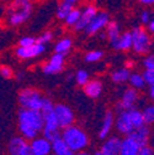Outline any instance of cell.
I'll use <instances>...</instances> for the list:
<instances>
[{
    "mask_svg": "<svg viewBox=\"0 0 154 155\" xmlns=\"http://www.w3.org/2000/svg\"><path fill=\"white\" fill-rule=\"evenodd\" d=\"M106 32H107V40L110 41L111 45H113L119 40V37L121 36L120 26L116 21H110L109 25L106 26Z\"/></svg>",
    "mask_w": 154,
    "mask_h": 155,
    "instance_id": "603a6c76",
    "label": "cell"
},
{
    "mask_svg": "<svg viewBox=\"0 0 154 155\" xmlns=\"http://www.w3.org/2000/svg\"><path fill=\"white\" fill-rule=\"evenodd\" d=\"M115 124H116V130L121 135H128L136 129L134 126H133V123H132V121H131V117H129L127 110L126 111H121V112L117 113Z\"/></svg>",
    "mask_w": 154,
    "mask_h": 155,
    "instance_id": "4fadbf2b",
    "label": "cell"
},
{
    "mask_svg": "<svg viewBox=\"0 0 154 155\" xmlns=\"http://www.w3.org/2000/svg\"><path fill=\"white\" fill-rule=\"evenodd\" d=\"M46 97L35 89H24L18 94V104L24 108L41 110Z\"/></svg>",
    "mask_w": 154,
    "mask_h": 155,
    "instance_id": "3957f363",
    "label": "cell"
},
{
    "mask_svg": "<svg viewBox=\"0 0 154 155\" xmlns=\"http://www.w3.org/2000/svg\"><path fill=\"white\" fill-rule=\"evenodd\" d=\"M148 94H149L150 100L154 102V85H150V86H149V91H148Z\"/></svg>",
    "mask_w": 154,
    "mask_h": 155,
    "instance_id": "60d3db41",
    "label": "cell"
},
{
    "mask_svg": "<svg viewBox=\"0 0 154 155\" xmlns=\"http://www.w3.org/2000/svg\"><path fill=\"white\" fill-rule=\"evenodd\" d=\"M131 32L133 37L132 49L137 54H147L152 47V37L149 31L144 27H134Z\"/></svg>",
    "mask_w": 154,
    "mask_h": 155,
    "instance_id": "277c9868",
    "label": "cell"
},
{
    "mask_svg": "<svg viewBox=\"0 0 154 155\" xmlns=\"http://www.w3.org/2000/svg\"><path fill=\"white\" fill-rule=\"evenodd\" d=\"M115 124V117H113V113L111 111H106L105 116H104V121H102V124H101V128L99 130V139L104 140L109 137V134Z\"/></svg>",
    "mask_w": 154,
    "mask_h": 155,
    "instance_id": "e0dca14e",
    "label": "cell"
},
{
    "mask_svg": "<svg viewBox=\"0 0 154 155\" xmlns=\"http://www.w3.org/2000/svg\"><path fill=\"white\" fill-rule=\"evenodd\" d=\"M98 9H96L95 5H91V4H88L84 6V9H82V16L79 18V21L76 22V25L74 26V31L76 32H80V31H84L86 28V26L90 24V21L92 18L98 15Z\"/></svg>",
    "mask_w": 154,
    "mask_h": 155,
    "instance_id": "7c38bea8",
    "label": "cell"
},
{
    "mask_svg": "<svg viewBox=\"0 0 154 155\" xmlns=\"http://www.w3.org/2000/svg\"><path fill=\"white\" fill-rule=\"evenodd\" d=\"M141 144L131 135H125L121 144V155H139Z\"/></svg>",
    "mask_w": 154,
    "mask_h": 155,
    "instance_id": "2e32d148",
    "label": "cell"
},
{
    "mask_svg": "<svg viewBox=\"0 0 154 155\" xmlns=\"http://www.w3.org/2000/svg\"><path fill=\"white\" fill-rule=\"evenodd\" d=\"M152 14H150V11H148V10H143L142 11V14H141V16H139V21L143 24V25H148L149 24V21L152 20Z\"/></svg>",
    "mask_w": 154,
    "mask_h": 155,
    "instance_id": "d590c367",
    "label": "cell"
},
{
    "mask_svg": "<svg viewBox=\"0 0 154 155\" xmlns=\"http://www.w3.org/2000/svg\"><path fill=\"white\" fill-rule=\"evenodd\" d=\"M62 138L67 142L69 148L75 154H79L80 151L85 150L89 145V138L86 133L80 127L74 124L62 129Z\"/></svg>",
    "mask_w": 154,
    "mask_h": 155,
    "instance_id": "6da1fadb",
    "label": "cell"
},
{
    "mask_svg": "<svg viewBox=\"0 0 154 155\" xmlns=\"http://www.w3.org/2000/svg\"><path fill=\"white\" fill-rule=\"evenodd\" d=\"M31 144V154L32 155H48L52 153V142L46 137H36L30 140Z\"/></svg>",
    "mask_w": 154,
    "mask_h": 155,
    "instance_id": "9a60e30c",
    "label": "cell"
},
{
    "mask_svg": "<svg viewBox=\"0 0 154 155\" xmlns=\"http://www.w3.org/2000/svg\"><path fill=\"white\" fill-rule=\"evenodd\" d=\"M73 46V42L69 37H64V38H61V40L54 45V52L57 53H62V54H67L70 48Z\"/></svg>",
    "mask_w": 154,
    "mask_h": 155,
    "instance_id": "d4e9b609",
    "label": "cell"
},
{
    "mask_svg": "<svg viewBox=\"0 0 154 155\" xmlns=\"http://www.w3.org/2000/svg\"><path fill=\"white\" fill-rule=\"evenodd\" d=\"M133 65H134V62H132V61H127V62L125 63V67L128 68V69H132Z\"/></svg>",
    "mask_w": 154,
    "mask_h": 155,
    "instance_id": "ee69618b",
    "label": "cell"
},
{
    "mask_svg": "<svg viewBox=\"0 0 154 155\" xmlns=\"http://www.w3.org/2000/svg\"><path fill=\"white\" fill-rule=\"evenodd\" d=\"M54 111L59 122V127L62 129L74 124V113L69 106L64 104H57L54 107Z\"/></svg>",
    "mask_w": 154,
    "mask_h": 155,
    "instance_id": "30bf717a",
    "label": "cell"
},
{
    "mask_svg": "<svg viewBox=\"0 0 154 155\" xmlns=\"http://www.w3.org/2000/svg\"><path fill=\"white\" fill-rule=\"evenodd\" d=\"M52 153L55 155H73V154H75L62 137L52 142Z\"/></svg>",
    "mask_w": 154,
    "mask_h": 155,
    "instance_id": "44dd1931",
    "label": "cell"
},
{
    "mask_svg": "<svg viewBox=\"0 0 154 155\" xmlns=\"http://www.w3.org/2000/svg\"><path fill=\"white\" fill-rule=\"evenodd\" d=\"M53 32L52 31H46L43 32L42 35H40L37 37V42H40V43H43V45H47L48 42H51L53 40Z\"/></svg>",
    "mask_w": 154,
    "mask_h": 155,
    "instance_id": "d6a6232c",
    "label": "cell"
},
{
    "mask_svg": "<svg viewBox=\"0 0 154 155\" xmlns=\"http://www.w3.org/2000/svg\"><path fill=\"white\" fill-rule=\"evenodd\" d=\"M110 22V16L107 12L105 11H99L92 20L90 21V24L86 26V28L84 30L86 35L92 36V35H98L100 31H102L104 28H106V26Z\"/></svg>",
    "mask_w": 154,
    "mask_h": 155,
    "instance_id": "ba28073f",
    "label": "cell"
},
{
    "mask_svg": "<svg viewBox=\"0 0 154 155\" xmlns=\"http://www.w3.org/2000/svg\"><path fill=\"white\" fill-rule=\"evenodd\" d=\"M37 42V38L32 37V36H25V37H21L18 40V46L21 47H28V46H32Z\"/></svg>",
    "mask_w": 154,
    "mask_h": 155,
    "instance_id": "1f68e13d",
    "label": "cell"
},
{
    "mask_svg": "<svg viewBox=\"0 0 154 155\" xmlns=\"http://www.w3.org/2000/svg\"><path fill=\"white\" fill-rule=\"evenodd\" d=\"M138 90L134 89L133 86L131 87H127L122 96H121V100L120 102L116 105V112H121V111H126V110H131V108H134L138 102Z\"/></svg>",
    "mask_w": 154,
    "mask_h": 155,
    "instance_id": "52a82bcc",
    "label": "cell"
},
{
    "mask_svg": "<svg viewBox=\"0 0 154 155\" xmlns=\"http://www.w3.org/2000/svg\"><path fill=\"white\" fill-rule=\"evenodd\" d=\"M22 135H16L12 137L8 142L6 150L11 155H32L31 154V144Z\"/></svg>",
    "mask_w": 154,
    "mask_h": 155,
    "instance_id": "8992f818",
    "label": "cell"
},
{
    "mask_svg": "<svg viewBox=\"0 0 154 155\" xmlns=\"http://www.w3.org/2000/svg\"><path fill=\"white\" fill-rule=\"evenodd\" d=\"M61 129L62 128H55V129H53V128H43L42 135H43V137H46L48 140L53 142V140H55V139H58V138L62 137V130Z\"/></svg>",
    "mask_w": 154,
    "mask_h": 155,
    "instance_id": "83f0119b",
    "label": "cell"
},
{
    "mask_svg": "<svg viewBox=\"0 0 154 155\" xmlns=\"http://www.w3.org/2000/svg\"><path fill=\"white\" fill-rule=\"evenodd\" d=\"M32 5L27 6H12L10 5L6 11V22L10 26H20L30 17Z\"/></svg>",
    "mask_w": 154,
    "mask_h": 155,
    "instance_id": "5b68a950",
    "label": "cell"
},
{
    "mask_svg": "<svg viewBox=\"0 0 154 155\" xmlns=\"http://www.w3.org/2000/svg\"><path fill=\"white\" fill-rule=\"evenodd\" d=\"M0 75H2L3 79L9 80V79H11V78L14 76V71H12V69H11L10 67L3 65L2 68H0Z\"/></svg>",
    "mask_w": 154,
    "mask_h": 155,
    "instance_id": "836d02e7",
    "label": "cell"
},
{
    "mask_svg": "<svg viewBox=\"0 0 154 155\" xmlns=\"http://www.w3.org/2000/svg\"><path fill=\"white\" fill-rule=\"evenodd\" d=\"M129 85L133 86L134 89H137V90H143L146 87L147 81L144 79V76H143V73L139 74V73H132L131 76H129V80H128Z\"/></svg>",
    "mask_w": 154,
    "mask_h": 155,
    "instance_id": "cb8c5ba5",
    "label": "cell"
},
{
    "mask_svg": "<svg viewBox=\"0 0 154 155\" xmlns=\"http://www.w3.org/2000/svg\"><path fill=\"white\" fill-rule=\"evenodd\" d=\"M131 71L128 68H120L117 70H115L112 74H111V80L115 83V84H125L129 80V76H131Z\"/></svg>",
    "mask_w": 154,
    "mask_h": 155,
    "instance_id": "7402d4cb",
    "label": "cell"
},
{
    "mask_svg": "<svg viewBox=\"0 0 154 155\" xmlns=\"http://www.w3.org/2000/svg\"><path fill=\"white\" fill-rule=\"evenodd\" d=\"M143 76H144V79L149 86L154 85V69H144Z\"/></svg>",
    "mask_w": 154,
    "mask_h": 155,
    "instance_id": "e575fe53",
    "label": "cell"
},
{
    "mask_svg": "<svg viewBox=\"0 0 154 155\" xmlns=\"http://www.w3.org/2000/svg\"><path fill=\"white\" fill-rule=\"evenodd\" d=\"M64 55L65 54L54 52V54L49 58V61L42 67L43 73L47 75H53V74L62 71V69L64 67Z\"/></svg>",
    "mask_w": 154,
    "mask_h": 155,
    "instance_id": "5bb4252c",
    "label": "cell"
},
{
    "mask_svg": "<svg viewBox=\"0 0 154 155\" xmlns=\"http://www.w3.org/2000/svg\"><path fill=\"white\" fill-rule=\"evenodd\" d=\"M75 81H76V84L78 85H80V86H84L90 79H89V73L86 71V70H84V69H79L78 71L75 73Z\"/></svg>",
    "mask_w": 154,
    "mask_h": 155,
    "instance_id": "4dcf8cb0",
    "label": "cell"
},
{
    "mask_svg": "<svg viewBox=\"0 0 154 155\" xmlns=\"http://www.w3.org/2000/svg\"><path fill=\"white\" fill-rule=\"evenodd\" d=\"M153 154H154V149L149 144L143 145L139 150V155H153Z\"/></svg>",
    "mask_w": 154,
    "mask_h": 155,
    "instance_id": "74e56055",
    "label": "cell"
},
{
    "mask_svg": "<svg viewBox=\"0 0 154 155\" xmlns=\"http://www.w3.org/2000/svg\"><path fill=\"white\" fill-rule=\"evenodd\" d=\"M153 35H154V33H153Z\"/></svg>",
    "mask_w": 154,
    "mask_h": 155,
    "instance_id": "f6af8a7d",
    "label": "cell"
},
{
    "mask_svg": "<svg viewBox=\"0 0 154 155\" xmlns=\"http://www.w3.org/2000/svg\"><path fill=\"white\" fill-rule=\"evenodd\" d=\"M98 35H99V38H100L101 41H104V40H106V38H107V32H106V31H104V30H102V31H100Z\"/></svg>",
    "mask_w": 154,
    "mask_h": 155,
    "instance_id": "b9f144b4",
    "label": "cell"
},
{
    "mask_svg": "<svg viewBox=\"0 0 154 155\" xmlns=\"http://www.w3.org/2000/svg\"><path fill=\"white\" fill-rule=\"evenodd\" d=\"M143 116H144V120L147 124H152L154 123V102L149 104L147 106L143 107Z\"/></svg>",
    "mask_w": 154,
    "mask_h": 155,
    "instance_id": "f546056e",
    "label": "cell"
},
{
    "mask_svg": "<svg viewBox=\"0 0 154 155\" xmlns=\"http://www.w3.org/2000/svg\"><path fill=\"white\" fill-rule=\"evenodd\" d=\"M62 2H65V3H69L72 5H76L78 3H80L82 0H62Z\"/></svg>",
    "mask_w": 154,
    "mask_h": 155,
    "instance_id": "7bdbcfd3",
    "label": "cell"
},
{
    "mask_svg": "<svg viewBox=\"0 0 154 155\" xmlns=\"http://www.w3.org/2000/svg\"><path fill=\"white\" fill-rule=\"evenodd\" d=\"M83 91L86 96L91 99H98L102 92V84L99 80H89L84 86Z\"/></svg>",
    "mask_w": 154,
    "mask_h": 155,
    "instance_id": "ffe728a7",
    "label": "cell"
},
{
    "mask_svg": "<svg viewBox=\"0 0 154 155\" xmlns=\"http://www.w3.org/2000/svg\"><path fill=\"white\" fill-rule=\"evenodd\" d=\"M80 16H82V9H79V8H73L72 11L69 12V15L67 16V18H65L64 22H65L67 26L74 27V26L76 25V22L79 21Z\"/></svg>",
    "mask_w": 154,
    "mask_h": 155,
    "instance_id": "4316f807",
    "label": "cell"
},
{
    "mask_svg": "<svg viewBox=\"0 0 154 155\" xmlns=\"http://www.w3.org/2000/svg\"><path fill=\"white\" fill-rule=\"evenodd\" d=\"M147 27H148V31L150 33H154V16L152 17V20L149 21V24L147 25Z\"/></svg>",
    "mask_w": 154,
    "mask_h": 155,
    "instance_id": "f35d334b",
    "label": "cell"
},
{
    "mask_svg": "<svg viewBox=\"0 0 154 155\" xmlns=\"http://www.w3.org/2000/svg\"><path fill=\"white\" fill-rule=\"evenodd\" d=\"M17 122L18 124L35 128L38 132H42L45 128V117L41 110H30L21 107L17 113Z\"/></svg>",
    "mask_w": 154,
    "mask_h": 155,
    "instance_id": "7a4b0ae2",
    "label": "cell"
},
{
    "mask_svg": "<svg viewBox=\"0 0 154 155\" xmlns=\"http://www.w3.org/2000/svg\"><path fill=\"white\" fill-rule=\"evenodd\" d=\"M138 2L143 5H147V6H152L154 5V0H138Z\"/></svg>",
    "mask_w": 154,
    "mask_h": 155,
    "instance_id": "ab89813d",
    "label": "cell"
},
{
    "mask_svg": "<svg viewBox=\"0 0 154 155\" xmlns=\"http://www.w3.org/2000/svg\"><path fill=\"white\" fill-rule=\"evenodd\" d=\"M143 67H144V69H154V54L147 55L144 58Z\"/></svg>",
    "mask_w": 154,
    "mask_h": 155,
    "instance_id": "8d00e7d4",
    "label": "cell"
},
{
    "mask_svg": "<svg viewBox=\"0 0 154 155\" xmlns=\"http://www.w3.org/2000/svg\"><path fill=\"white\" fill-rule=\"evenodd\" d=\"M121 144L122 139H120L117 135H112L104 139V143L100 147V150L95 151L98 155H117L121 153Z\"/></svg>",
    "mask_w": 154,
    "mask_h": 155,
    "instance_id": "9c48e42d",
    "label": "cell"
},
{
    "mask_svg": "<svg viewBox=\"0 0 154 155\" xmlns=\"http://www.w3.org/2000/svg\"><path fill=\"white\" fill-rule=\"evenodd\" d=\"M74 8V5L69 4V3H65V2H62L58 8H57V11H55V16L58 20L61 21H65L67 16L69 15V12L72 11V9Z\"/></svg>",
    "mask_w": 154,
    "mask_h": 155,
    "instance_id": "484cf974",
    "label": "cell"
},
{
    "mask_svg": "<svg viewBox=\"0 0 154 155\" xmlns=\"http://www.w3.org/2000/svg\"><path fill=\"white\" fill-rule=\"evenodd\" d=\"M45 51H46V45L40 43V42H36L35 45L28 46V47L18 46L15 49V55L17 58H20V59H30V58L41 55Z\"/></svg>",
    "mask_w": 154,
    "mask_h": 155,
    "instance_id": "8fae6325",
    "label": "cell"
},
{
    "mask_svg": "<svg viewBox=\"0 0 154 155\" xmlns=\"http://www.w3.org/2000/svg\"><path fill=\"white\" fill-rule=\"evenodd\" d=\"M128 135L133 137L134 139H136V140L141 144V147H143V145H147V144H148V142H149L150 129H149L148 124L146 123V124H143V126H141V127L136 128V129H134V130H133L131 134H128Z\"/></svg>",
    "mask_w": 154,
    "mask_h": 155,
    "instance_id": "d6986e66",
    "label": "cell"
},
{
    "mask_svg": "<svg viewBox=\"0 0 154 155\" xmlns=\"http://www.w3.org/2000/svg\"><path fill=\"white\" fill-rule=\"evenodd\" d=\"M113 49L116 51H128L132 49L133 47V37H132V32H123L121 33V36L119 37V40L115 42L113 45H111Z\"/></svg>",
    "mask_w": 154,
    "mask_h": 155,
    "instance_id": "ac0fdd59",
    "label": "cell"
},
{
    "mask_svg": "<svg viewBox=\"0 0 154 155\" xmlns=\"http://www.w3.org/2000/svg\"><path fill=\"white\" fill-rule=\"evenodd\" d=\"M102 57H104V52L102 51H98V49L96 51H90L84 55V61L86 63H96V62L101 61Z\"/></svg>",
    "mask_w": 154,
    "mask_h": 155,
    "instance_id": "f1b7e54d",
    "label": "cell"
}]
</instances>
